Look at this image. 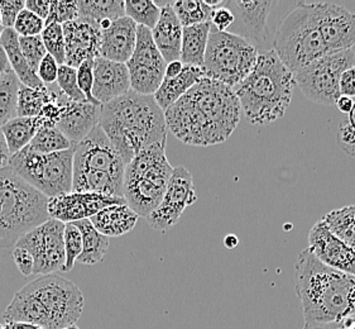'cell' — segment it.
I'll list each match as a JSON object with an SVG mask.
<instances>
[{
    "label": "cell",
    "instance_id": "6da1fadb",
    "mask_svg": "<svg viewBox=\"0 0 355 329\" xmlns=\"http://www.w3.org/2000/svg\"><path fill=\"white\" fill-rule=\"evenodd\" d=\"M241 113L234 89L210 78L200 80L164 112L171 132L184 144L200 147L224 144L239 126Z\"/></svg>",
    "mask_w": 355,
    "mask_h": 329
},
{
    "label": "cell",
    "instance_id": "7a4b0ae2",
    "mask_svg": "<svg viewBox=\"0 0 355 329\" xmlns=\"http://www.w3.org/2000/svg\"><path fill=\"white\" fill-rule=\"evenodd\" d=\"M304 329H348L355 322V276L324 265L306 248L295 264Z\"/></svg>",
    "mask_w": 355,
    "mask_h": 329
},
{
    "label": "cell",
    "instance_id": "3957f363",
    "mask_svg": "<svg viewBox=\"0 0 355 329\" xmlns=\"http://www.w3.org/2000/svg\"><path fill=\"white\" fill-rule=\"evenodd\" d=\"M100 126L128 164L141 151L157 144H167V122L155 95L135 90L101 107Z\"/></svg>",
    "mask_w": 355,
    "mask_h": 329
},
{
    "label": "cell",
    "instance_id": "277c9868",
    "mask_svg": "<svg viewBox=\"0 0 355 329\" xmlns=\"http://www.w3.org/2000/svg\"><path fill=\"white\" fill-rule=\"evenodd\" d=\"M296 85L295 74L270 50L259 53L254 69L234 92L249 122L268 126L284 117Z\"/></svg>",
    "mask_w": 355,
    "mask_h": 329
},
{
    "label": "cell",
    "instance_id": "5b68a950",
    "mask_svg": "<svg viewBox=\"0 0 355 329\" xmlns=\"http://www.w3.org/2000/svg\"><path fill=\"white\" fill-rule=\"evenodd\" d=\"M125 166L99 124L84 141L75 144L72 192L124 199Z\"/></svg>",
    "mask_w": 355,
    "mask_h": 329
},
{
    "label": "cell",
    "instance_id": "8992f818",
    "mask_svg": "<svg viewBox=\"0 0 355 329\" xmlns=\"http://www.w3.org/2000/svg\"><path fill=\"white\" fill-rule=\"evenodd\" d=\"M49 198L8 166L0 169V250L15 248L21 237L50 219Z\"/></svg>",
    "mask_w": 355,
    "mask_h": 329
},
{
    "label": "cell",
    "instance_id": "52a82bcc",
    "mask_svg": "<svg viewBox=\"0 0 355 329\" xmlns=\"http://www.w3.org/2000/svg\"><path fill=\"white\" fill-rule=\"evenodd\" d=\"M273 50L293 74L330 55L320 32L316 3H300L284 17L275 37Z\"/></svg>",
    "mask_w": 355,
    "mask_h": 329
},
{
    "label": "cell",
    "instance_id": "ba28073f",
    "mask_svg": "<svg viewBox=\"0 0 355 329\" xmlns=\"http://www.w3.org/2000/svg\"><path fill=\"white\" fill-rule=\"evenodd\" d=\"M173 169L166 156V144L141 151L125 166L124 199L137 214L148 219L159 207Z\"/></svg>",
    "mask_w": 355,
    "mask_h": 329
},
{
    "label": "cell",
    "instance_id": "9c48e42d",
    "mask_svg": "<svg viewBox=\"0 0 355 329\" xmlns=\"http://www.w3.org/2000/svg\"><path fill=\"white\" fill-rule=\"evenodd\" d=\"M73 155L71 150L38 153L26 147L10 158V167L49 199L72 193Z\"/></svg>",
    "mask_w": 355,
    "mask_h": 329
},
{
    "label": "cell",
    "instance_id": "30bf717a",
    "mask_svg": "<svg viewBox=\"0 0 355 329\" xmlns=\"http://www.w3.org/2000/svg\"><path fill=\"white\" fill-rule=\"evenodd\" d=\"M258 56L259 51L252 43L211 26L204 62L206 78L234 89L254 69Z\"/></svg>",
    "mask_w": 355,
    "mask_h": 329
},
{
    "label": "cell",
    "instance_id": "8fae6325",
    "mask_svg": "<svg viewBox=\"0 0 355 329\" xmlns=\"http://www.w3.org/2000/svg\"><path fill=\"white\" fill-rule=\"evenodd\" d=\"M50 315V329L75 326L83 314L85 299L81 290L60 275H44L26 285Z\"/></svg>",
    "mask_w": 355,
    "mask_h": 329
},
{
    "label": "cell",
    "instance_id": "7c38bea8",
    "mask_svg": "<svg viewBox=\"0 0 355 329\" xmlns=\"http://www.w3.org/2000/svg\"><path fill=\"white\" fill-rule=\"evenodd\" d=\"M355 66L353 50L330 53L295 74L296 84L310 101L335 106L341 95V75Z\"/></svg>",
    "mask_w": 355,
    "mask_h": 329
},
{
    "label": "cell",
    "instance_id": "4fadbf2b",
    "mask_svg": "<svg viewBox=\"0 0 355 329\" xmlns=\"http://www.w3.org/2000/svg\"><path fill=\"white\" fill-rule=\"evenodd\" d=\"M64 228L66 223L50 218L47 222L21 237L15 244V247L24 248L32 255L35 260L33 275L44 276L57 271L64 272L66 264Z\"/></svg>",
    "mask_w": 355,
    "mask_h": 329
},
{
    "label": "cell",
    "instance_id": "5bb4252c",
    "mask_svg": "<svg viewBox=\"0 0 355 329\" xmlns=\"http://www.w3.org/2000/svg\"><path fill=\"white\" fill-rule=\"evenodd\" d=\"M132 90L142 95H155L166 76L167 62L157 49L152 31L138 26L135 53L127 62Z\"/></svg>",
    "mask_w": 355,
    "mask_h": 329
},
{
    "label": "cell",
    "instance_id": "9a60e30c",
    "mask_svg": "<svg viewBox=\"0 0 355 329\" xmlns=\"http://www.w3.org/2000/svg\"><path fill=\"white\" fill-rule=\"evenodd\" d=\"M198 201L191 172L185 166L173 169L170 183L159 207L147 219L150 227L166 232L178 224L185 209Z\"/></svg>",
    "mask_w": 355,
    "mask_h": 329
},
{
    "label": "cell",
    "instance_id": "2e32d148",
    "mask_svg": "<svg viewBox=\"0 0 355 329\" xmlns=\"http://www.w3.org/2000/svg\"><path fill=\"white\" fill-rule=\"evenodd\" d=\"M221 6L230 9L234 15V24L227 32L252 43L259 53L270 51L267 49V44L270 42L268 17L275 6L273 1L227 0L223 1Z\"/></svg>",
    "mask_w": 355,
    "mask_h": 329
},
{
    "label": "cell",
    "instance_id": "e0dca14e",
    "mask_svg": "<svg viewBox=\"0 0 355 329\" xmlns=\"http://www.w3.org/2000/svg\"><path fill=\"white\" fill-rule=\"evenodd\" d=\"M127 204L125 199L116 196H107L98 193H72L49 199L50 218L64 223H75L90 219L100 210L115 205Z\"/></svg>",
    "mask_w": 355,
    "mask_h": 329
},
{
    "label": "cell",
    "instance_id": "ac0fdd59",
    "mask_svg": "<svg viewBox=\"0 0 355 329\" xmlns=\"http://www.w3.org/2000/svg\"><path fill=\"white\" fill-rule=\"evenodd\" d=\"M318 22L330 53L352 50L355 44V15L333 3H316Z\"/></svg>",
    "mask_w": 355,
    "mask_h": 329
},
{
    "label": "cell",
    "instance_id": "d6986e66",
    "mask_svg": "<svg viewBox=\"0 0 355 329\" xmlns=\"http://www.w3.org/2000/svg\"><path fill=\"white\" fill-rule=\"evenodd\" d=\"M307 248L324 265L355 276V251L335 236L322 219L310 230Z\"/></svg>",
    "mask_w": 355,
    "mask_h": 329
},
{
    "label": "cell",
    "instance_id": "ffe728a7",
    "mask_svg": "<svg viewBox=\"0 0 355 329\" xmlns=\"http://www.w3.org/2000/svg\"><path fill=\"white\" fill-rule=\"evenodd\" d=\"M66 46V64L78 69L87 60L99 56L101 26L84 18L62 26Z\"/></svg>",
    "mask_w": 355,
    "mask_h": 329
},
{
    "label": "cell",
    "instance_id": "44dd1931",
    "mask_svg": "<svg viewBox=\"0 0 355 329\" xmlns=\"http://www.w3.org/2000/svg\"><path fill=\"white\" fill-rule=\"evenodd\" d=\"M129 90H132V85L127 64L101 56L94 60L93 95L101 106L121 98Z\"/></svg>",
    "mask_w": 355,
    "mask_h": 329
},
{
    "label": "cell",
    "instance_id": "7402d4cb",
    "mask_svg": "<svg viewBox=\"0 0 355 329\" xmlns=\"http://www.w3.org/2000/svg\"><path fill=\"white\" fill-rule=\"evenodd\" d=\"M137 31L138 24L127 15L112 22L107 28L101 29L99 56L127 64L135 53Z\"/></svg>",
    "mask_w": 355,
    "mask_h": 329
},
{
    "label": "cell",
    "instance_id": "603a6c76",
    "mask_svg": "<svg viewBox=\"0 0 355 329\" xmlns=\"http://www.w3.org/2000/svg\"><path fill=\"white\" fill-rule=\"evenodd\" d=\"M101 107L92 103H76L67 99L64 106V112L57 128L67 137L72 144H78L84 141L100 124Z\"/></svg>",
    "mask_w": 355,
    "mask_h": 329
},
{
    "label": "cell",
    "instance_id": "cb8c5ba5",
    "mask_svg": "<svg viewBox=\"0 0 355 329\" xmlns=\"http://www.w3.org/2000/svg\"><path fill=\"white\" fill-rule=\"evenodd\" d=\"M173 3L161 8V17L152 29V36L156 43L157 49L162 53L167 64L181 60V49H182V36L184 27L173 10Z\"/></svg>",
    "mask_w": 355,
    "mask_h": 329
},
{
    "label": "cell",
    "instance_id": "d4e9b609",
    "mask_svg": "<svg viewBox=\"0 0 355 329\" xmlns=\"http://www.w3.org/2000/svg\"><path fill=\"white\" fill-rule=\"evenodd\" d=\"M6 323H29L50 329V315L41 301L27 287L15 293L13 301L3 313Z\"/></svg>",
    "mask_w": 355,
    "mask_h": 329
},
{
    "label": "cell",
    "instance_id": "484cf974",
    "mask_svg": "<svg viewBox=\"0 0 355 329\" xmlns=\"http://www.w3.org/2000/svg\"><path fill=\"white\" fill-rule=\"evenodd\" d=\"M138 218L139 215L128 204H115L100 210L90 221L101 235L110 238L129 233L135 228Z\"/></svg>",
    "mask_w": 355,
    "mask_h": 329
},
{
    "label": "cell",
    "instance_id": "4316f807",
    "mask_svg": "<svg viewBox=\"0 0 355 329\" xmlns=\"http://www.w3.org/2000/svg\"><path fill=\"white\" fill-rule=\"evenodd\" d=\"M204 78H206L204 67L185 65L182 72L176 78L173 79L164 78L162 85L159 86V89L155 94V99L158 103V106L166 112L176 101H180L192 86L196 85L200 80Z\"/></svg>",
    "mask_w": 355,
    "mask_h": 329
},
{
    "label": "cell",
    "instance_id": "83f0119b",
    "mask_svg": "<svg viewBox=\"0 0 355 329\" xmlns=\"http://www.w3.org/2000/svg\"><path fill=\"white\" fill-rule=\"evenodd\" d=\"M19 35L15 32V28H6L0 37V47L6 51L9 62L13 67V71L18 76V79L23 85L28 86L32 89L43 87L41 79L38 78L36 72L31 69L27 60L24 58L19 44Z\"/></svg>",
    "mask_w": 355,
    "mask_h": 329
},
{
    "label": "cell",
    "instance_id": "f1b7e54d",
    "mask_svg": "<svg viewBox=\"0 0 355 329\" xmlns=\"http://www.w3.org/2000/svg\"><path fill=\"white\" fill-rule=\"evenodd\" d=\"M211 31V23H201L184 27L181 61L182 64L204 67L206 49Z\"/></svg>",
    "mask_w": 355,
    "mask_h": 329
},
{
    "label": "cell",
    "instance_id": "f546056e",
    "mask_svg": "<svg viewBox=\"0 0 355 329\" xmlns=\"http://www.w3.org/2000/svg\"><path fill=\"white\" fill-rule=\"evenodd\" d=\"M75 224L83 236V253L78 258V264L89 266L99 264L107 255L110 238L101 235L90 219L78 221Z\"/></svg>",
    "mask_w": 355,
    "mask_h": 329
},
{
    "label": "cell",
    "instance_id": "4dcf8cb0",
    "mask_svg": "<svg viewBox=\"0 0 355 329\" xmlns=\"http://www.w3.org/2000/svg\"><path fill=\"white\" fill-rule=\"evenodd\" d=\"M44 127V123L40 117L33 118H24L17 117L3 126V133L7 140L8 147L12 153V156L17 155L18 152L28 147L32 140L35 138L37 132Z\"/></svg>",
    "mask_w": 355,
    "mask_h": 329
},
{
    "label": "cell",
    "instance_id": "1f68e13d",
    "mask_svg": "<svg viewBox=\"0 0 355 329\" xmlns=\"http://www.w3.org/2000/svg\"><path fill=\"white\" fill-rule=\"evenodd\" d=\"M125 17L124 0H83L78 1V18L101 24Z\"/></svg>",
    "mask_w": 355,
    "mask_h": 329
},
{
    "label": "cell",
    "instance_id": "d6a6232c",
    "mask_svg": "<svg viewBox=\"0 0 355 329\" xmlns=\"http://www.w3.org/2000/svg\"><path fill=\"white\" fill-rule=\"evenodd\" d=\"M55 98L53 84L44 85L40 89H32L21 84L18 99V117L33 118L38 117L43 107Z\"/></svg>",
    "mask_w": 355,
    "mask_h": 329
},
{
    "label": "cell",
    "instance_id": "836d02e7",
    "mask_svg": "<svg viewBox=\"0 0 355 329\" xmlns=\"http://www.w3.org/2000/svg\"><path fill=\"white\" fill-rule=\"evenodd\" d=\"M322 221L335 236L355 251V204L331 210Z\"/></svg>",
    "mask_w": 355,
    "mask_h": 329
},
{
    "label": "cell",
    "instance_id": "e575fe53",
    "mask_svg": "<svg viewBox=\"0 0 355 329\" xmlns=\"http://www.w3.org/2000/svg\"><path fill=\"white\" fill-rule=\"evenodd\" d=\"M21 85V83L15 71L0 79V127L18 117Z\"/></svg>",
    "mask_w": 355,
    "mask_h": 329
},
{
    "label": "cell",
    "instance_id": "d590c367",
    "mask_svg": "<svg viewBox=\"0 0 355 329\" xmlns=\"http://www.w3.org/2000/svg\"><path fill=\"white\" fill-rule=\"evenodd\" d=\"M75 144L57 127H43L29 144V150L38 153H55L71 150Z\"/></svg>",
    "mask_w": 355,
    "mask_h": 329
},
{
    "label": "cell",
    "instance_id": "8d00e7d4",
    "mask_svg": "<svg viewBox=\"0 0 355 329\" xmlns=\"http://www.w3.org/2000/svg\"><path fill=\"white\" fill-rule=\"evenodd\" d=\"M173 10L181 22L182 27L196 26L201 23H211L214 8L200 0H181L173 1Z\"/></svg>",
    "mask_w": 355,
    "mask_h": 329
},
{
    "label": "cell",
    "instance_id": "74e56055",
    "mask_svg": "<svg viewBox=\"0 0 355 329\" xmlns=\"http://www.w3.org/2000/svg\"><path fill=\"white\" fill-rule=\"evenodd\" d=\"M162 9L152 0H125V15L150 31L156 27Z\"/></svg>",
    "mask_w": 355,
    "mask_h": 329
},
{
    "label": "cell",
    "instance_id": "f35d334b",
    "mask_svg": "<svg viewBox=\"0 0 355 329\" xmlns=\"http://www.w3.org/2000/svg\"><path fill=\"white\" fill-rule=\"evenodd\" d=\"M42 40L47 52L53 56L58 65L66 64V46H64V28L61 24H49L42 32Z\"/></svg>",
    "mask_w": 355,
    "mask_h": 329
},
{
    "label": "cell",
    "instance_id": "ab89813d",
    "mask_svg": "<svg viewBox=\"0 0 355 329\" xmlns=\"http://www.w3.org/2000/svg\"><path fill=\"white\" fill-rule=\"evenodd\" d=\"M57 85L71 101L76 103H89L85 94L80 89L78 81V69H73L69 65H60Z\"/></svg>",
    "mask_w": 355,
    "mask_h": 329
},
{
    "label": "cell",
    "instance_id": "60d3db41",
    "mask_svg": "<svg viewBox=\"0 0 355 329\" xmlns=\"http://www.w3.org/2000/svg\"><path fill=\"white\" fill-rule=\"evenodd\" d=\"M64 252L66 264L64 272L71 271L78 262L80 255L83 253V236L75 223H66L64 228Z\"/></svg>",
    "mask_w": 355,
    "mask_h": 329
},
{
    "label": "cell",
    "instance_id": "b9f144b4",
    "mask_svg": "<svg viewBox=\"0 0 355 329\" xmlns=\"http://www.w3.org/2000/svg\"><path fill=\"white\" fill-rule=\"evenodd\" d=\"M19 44L31 69L37 74L43 58L49 55L42 36L19 37Z\"/></svg>",
    "mask_w": 355,
    "mask_h": 329
},
{
    "label": "cell",
    "instance_id": "7bdbcfd3",
    "mask_svg": "<svg viewBox=\"0 0 355 329\" xmlns=\"http://www.w3.org/2000/svg\"><path fill=\"white\" fill-rule=\"evenodd\" d=\"M78 18V1H61L53 0L51 3V10L46 26L49 24H61L64 26L69 22L76 21Z\"/></svg>",
    "mask_w": 355,
    "mask_h": 329
},
{
    "label": "cell",
    "instance_id": "ee69618b",
    "mask_svg": "<svg viewBox=\"0 0 355 329\" xmlns=\"http://www.w3.org/2000/svg\"><path fill=\"white\" fill-rule=\"evenodd\" d=\"M44 27L46 22L43 21L42 18L24 9L15 21V31L21 37L41 36Z\"/></svg>",
    "mask_w": 355,
    "mask_h": 329
},
{
    "label": "cell",
    "instance_id": "f6af8a7d",
    "mask_svg": "<svg viewBox=\"0 0 355 329\" xmlns=\"http://www.w3.org/2000/svg\"><path fill=\"white\" fill-rule=\"evenodd\" d=\"M95 60V58H94ZM94 60H87L78 69V81L80 89L85 94L86 99L94 106H101L94 98Z\"/></svg>",
    "mask_w": 355,
    "mask_h": 329
},
{
    "label": "cell",
    "instance_id": "bcb514c9",
    "mask_svg": "<svg viewBox=\"0 0 355 329\" xmlns=\"http://www.w3.org/2000/svg\"><path fill=\"white\" fill-rule=\"evenodd\" d=\"M26 9L24 0H0L1 26L4 28H15V21L21 10Z\"/></svg>",
    "mask_w": 355,
    "mask_h": 329
},
{
    "label": "cell",
    "instance_id": "7dc6e473",
    "mask_svg": "<svg viewBox=\"0 0 355 329\" xmlns=\"http://www.w3.org/2000/svg\"><path fill=\"white\" fill-rule=\"evenodd\" d=\"M58 69H60V65L55 60V58L51 56L49 53L46 58H43L42 62L40 65L37 75L44 85H51V84L57 83Z\"/></svg>",
    "mask_w": 355,
    "mask_h": 329
},
{
    "label": "cell",
    "instance_id": "c3c4849f",
    "mask_svg": "<svg viewBox=\"0 0 355 329\" xmlns=\"http://www.w3.org/2000/svg\"><path fill=\"white\" fill-rule=\"evenodd\" d=\"M336 140L343 150L355 158V128L348 121L341 124L336 135Z\"/></svg>",
    "mask_w": 355,
    "mask_h": 329
},
{
    "label": "cell",
    "instance_id": "681fc988",
    "mask_svg": "<svg viewBox=\"0 0 355 329\" xmlns=\"http://www.w3.org/2000/svg\"><path fill=\"white\" fill-rule=\"evenodd\" d=\"M12 255L15 258V265H17L18 270L21 271L23 276L27 278L29 275H33V272H35V260H33L28 251L21 248V247H15L12 251Z\"/></svg>",
    "mask_w": 355,
    "mask_h": 329
},
{
    "label": "cell",
    "instance_id": "f907efd6",
    "mask_svg": "<svg viewBox=\"0 0 355 329\" xmlns=\"http://www.w3.org/2000/svg\"><path fill=\"white\" fill-rule=\"evenodd\" d=\"M234 15L230 9L223 7V6L214 9L211 26L214 28L218 29L219 32H227L230 27L234 24Z\"/></svg>",
    "mask_w": 355,
    "mask_h": 329
},
{
    "label": "cell",
    "instance_id": "816d5d0a",
    "mask_svg": "<svg viewBox=\"0 0 355 329\" xmlns=\"http://www.w3.org/2000/svg\"><path fill=\"white\" fill-rule=\"evenodd\" d=\"M51 3L52 1H50V0H27L26 1V9L46 22L49 18V15H50Z\"/></svg>",
    "mask_w": 355,
    "mask_h": 329
},
{
    "label": "cell",
    "instance_id": "f5cc1de1",
    "mask_svg": "<svg viewBox=\"0 0 355 329\" xmlns=\"http://www.w3.org/2000/svg\"><path fill=\"white\" fill-rule=\"evenodd\" d=\"M340 92L341 95L355 98V66L341 75Z\"/></svg>",
    "mask_w": 355,
    "mask_h": 329
},
{
    "label": "cell",
    "instance_id": "db71d44e",
    "mask_svg": "<svg viewBox=\"0 0 355 329\" xmlns=\"http://www.w3.org/2000/svg\"><path fill=\"white\" fill-rule=\"evenodd\" d=\"M12 153L8 147L7 140L3 133V129L0 127V169L8 167L10 164Z\"/></svg>",
    "mask_w": 355,
    "mask_h": 329
},
{
    "label": "cell",
    "instance_id": "11a10c76",
    "mask_svg": "<svg viewBox=\"0 0 355 329\" xmlns=\"http://www.w3.org/2000/svg\"><path fill=\"white\" fill-rule=\"evenodd\" d=\"M354 103L355 101H353V98L347 96V95H340L339 99L335 103V107L338 108V110H339L340 113L349 115H350V112L353 110Z\"/></svg>",
    "mask_w": 355,
    "mask_h": 329
},
{
    "label": "cell",
    "instance_id": "9f6ffc18",
    "mask_svg": "<svg viewBox=\"0 0 355 329\" xmlns=\"http://www.w3.org/2000/svg\"><path fill=\"white\" fill-rule=\"evenodd\" d=\"M10 72H13V67L9 62L6 51L3 50V47H0V79L9 75Z\"/></svg>",
    "mask_w": 355,
    "mask_h": 329
},
{
    "label": "cell",
    "instance_id": "6f0895ef",
    "mask_svg": "<svg viewBox=\"0 0 355 329\" xmlns=\"http://www.w3.org/2000/svg\"><path fill=\"white\" fill-rule=\"evenodd\" d=\"M184 67H185V65L182 64L181 60L167 64L166 76H164V78H166V79H173V78H176V76H178V75L182 72Z\"/></svg>",
    "mask_w": 355,
    "mask_h": 329
},
{
    "label": "cell",
    "instance_id": "680465c9",
    "mask_svg": "<svg viewBox=\"0 0 355 329\" xmlns=\"http://www.w3.org/2000/svg\"><path fill=\"white\" fill-rule=\"evenodd\" d=\"M6 329H44L36 324H29V323H6L4 324Z\"/></svg>",
    "mask_w": 355,
    "mask_h": 329
},
{
    "label": "cell",
    "instance_id": "91938a15",
    "mask_svg": "<svg viewBox=\"0 0 355 329\" xmlns=\"http://www.w3.org/2000/svg\"><path fill=\"white\" fill-rule=\"evenodd\" d=\"M239 244V238L234 235H227L224 238V246L229 250H234L235 247Z\"/></svg>",
    "mask_w": 355,
    "mask_h": 329
},
{
    "label": "cell",
    "instance_id": "94428289",
    "mask_svg": "<svg viewBox=\"0 0 355 329\" xmlns=\"http://www.w3.org/2000/svg\"><path fill=\"white\" fill-rule=\"evenodd\" d=\"M348 122L353 126L355 128V103L354 107H353V110L350 112V115H348Z\"/></svg>",
    "mask_w": 355,
    "mask_h": 329
},
{
    "label": "cell",
    "instance_id": "6125c7cd",
    "mask_svg": "<svg viewBox=\"0 0 355 329\" xmlns=\"http://www.w3.org/2000/svg\"><path fill=\"white\" fill-rule=\"evenodd\" d=\"M64 329H80V328H78V326H76V324H75V326H70V327H67V328H64Z\"/></svg>",
    "mask_w": 355,
    "mask_h": 329
},
{
    "label": "cell",
    "instance_id": "be15d7a7",
    "mask_svg": "<svg viewBox=\"0 0 355 329\" xmlns=\"http://www.w3.org/2000/svg\"><path fill=\"white\" fill-rule=\"evenodd\" d=\"M348 329H355V322L353 323V324H352V326H350Z\"/></svg>",
    "mask_w": 355,
    "mask_h": 329
},
{
    "label": "cell",
    "instance_id": "e7e4bbea",
    "mask_svg": "<svg viewBox=\"0 0 355 329\" xmlns=\"http://www.w3.org/2000/svg\"><path fill=\"white\" fill-rule=\"evenodd\" d=\"M0 329H6V327H4V324H0Z\"/></svg>",
    "mask_w": 355,
    "mask_h": 329
},
{
    "label": "cell",
    "instance_id": "03108f58",
    "mask_svg": "<svg viewBox=\"0 0 355 329\" xmlns=\"http://www.w3.org/2000/svg\"><path fill=\"white\" fill-rule=\"evenodd\" d=\"M0 26H1V13H0Z\"/></svg>",
    "mask_w": 355,
    "mask_h": 329
}]
</instances>
